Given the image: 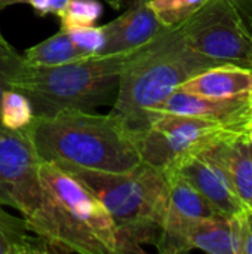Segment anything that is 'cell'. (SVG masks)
Listing matches in <instances>:
<instances>
[{
  "mask_svg": "<svg viewBox=\"0 0 252 254\" xmlns=\"http://www.w3.org/2000/svg\"><path fill=\"white\" fill-rule=\"evenodd\" d=\"M40 162L122 173L141 164L137 134L116 113L62 110L22 129Z\"/></svg>",
  "mask_w": 252,
  "mask_h": 254,
  "instance_id": "1",
  "label": "cell"
},
{
  "mask_svg": "<svg viewBox=\"0 0 252 254\" xmlns=\"http://www.w3.org/2000/svg\"><path fill=\"white\" fill-rule=\"evenodd\" d=\"M42 202L28 228L55 253L117 254L114 223L82 182L52 162H40Z\"/></svg>",
  "mask_w": 252,
  "mask_h": 254,
  "instance_id": "2",
  "label": "cell"
},
{
  "mask_svg": "<svg viewBox=\"0 0 252 254\" xmlns=\"http://www.w3.org/2000/svg\"><path fill=\"white\" fill-rule=\"evenodd\" d=\"M220 64L193 51L178 27L165 28L129 60L111 112L138 134L149 125V116L157 106L186 80Z\"/></svg>",
  "mask_w": 252,
  "mask_h": 254,
  "instance_id": "3",
  "label": "cell"
},
{
  "mask_svg": "<svg viewBox=\"0 0 252 254\" xmlns=\"http://www.w3.org/2000/svg\"><path fill=\"white\" fill-rule=\"evenodd\" d=\"M82 182L102 202L117 234V254L143 253L156 246L168 210V180L144 162L122 173L58 165Z\"/></svg>",
  "mask_w": 252,
  "mask_h": 254,
  "instance_id": "4",
  "label": "cell"
},
{
  "mask_svg": "<svg viewBox=\"0 0 252 254\" xmlns=\"http://www.w3.org/2000/svg\"><path fill=\"white\" fill-rule=\"evenodd\" d=\"M137 49L83 57L50 67L22 64L10 82V89L30 100L34 116H50L62 110L94 112L113 106L123 70Z\"/></svg>",
  "mask_w": 252,
  "mask_h": 254,
  "instance_id": "5",
  "label": "cell"
},
{
  "mask_svg": "<svg viewBox=\"0 0 252 254\" xmlns=\"http://www.w3.org/2000/svg\"><path fill=\"white\" fill-rule=\"evenodd\" d=\"M245 134L217 121L153 112L149 125L137 134L141 162L168 174L186 159L223 140Z\"/></svg>",
  "mask_w": 252,
  "mask_h": 254,
  "instance_id": "6",
  "label": "cell"
},
{
  "mask_svg": "<svg viewBox=\"0 0 252 254\" xmlns=\"http://www.w3.org/2000/svg\"><path fill=\"white\" fill-rule=\"evenodd\" d=\"M178 28L186 43L201 55L252 68L251 36L232 0H208Z\"/></svg>",
  "mask_w": 252,
  "mask_h": 254,
  "instance_id": "7",
  "label": "cell"
},
{
  "mask_svg": "<svg viewBox=\"0 0 252 254\" xmlns=\"http://www.w3.org/2000/svg\"><path fill=\"white\" fill-rule=\"evenodd\" d=\"M39 165L27 134L0 125V204L15 208L25 220L42 202Z\"/></svg>",
  "mask_w": 252,
  "mask_h": 254,
  "instance_id": "8",
  "label": "cell"
},
{
  "mask_svg": "<svg viewBox=\"0 0 252 254\" xmlns=\"http://www.w3.org/2000/svg\"><path fill=\"white\" fill-rule=\"evenodd\" d=\"M212 146L190 156L174 171L195 186L221 214L238 216L247 207L238 198L223 164L212 152Z\"/></svg>",
  "mask_w": 252,
  "mask_h": 254,
  "instance_id": "9",
  "label": "cell"
},
{
  "mask_svg": "<svg viewBox=\"0 0 252 254\" xmlns=\"http://www.w3.org/2000/svg\"><path fill=\"white\" fill-rule=\"evenodd\" d=\"M251 97L238 98H209L190 94L178 88L154 112H166L184 116H195L217 121L233 129L245 132V124L250 118Z\"/></svg>",
  "mask_w": 252,
  "mask_h": 254,
  "instance_id": "10",
  "label": "cell"
},
{
  "mask_svg": "<svg viewBox=\"0 0 252 254\" xmlns=\"http://www.w3.org/2000/svg\"><path fill=\"white\" fill-rule=\"evenodd\" d=\"M128 7L116 19L105 24L107 43L102 54H117L137 49L162 33L150 0H128Z\"/></svg>",
  "mask_w": 252,
  "mask_h": 254,
  "instance_id": "11",
  "label": "cell"
},
{
  "mask_svg": "<svg viewBox=\"0 0 252 254\" xmlns=\"http://www.w3.org/2000/svg\"><path fill=\"white\" fill-rule=\"evenodd\" d=\"M181 89L209 98L251 97L252 68L229 63L214 65L186 80Z\"/></svg>",
  "mask_w": 252,
  "mask_h": 254,
  "instance_id": "12",
  "label": "cell"
},
{
  "mask_svg": "<svg viewBox=\"0 0 252 254\" xmlns=\"http://www.w3.org/2000/svg\"><path fill=\"white\" fill-rule=\"evenodd\" d=\"M212 152L223 164L238 198L252 210V158L245 134L214 144Z\"/></svg>",
  "mask_w": 252,
  "mask_h": 254,
  "instance_id": "13",
  "label": "cell"
},
{
  "mask_svg": "<svg viewBox=\"0 0 252 254\" xmlns=\"http://www.w3.org/2000/svg\"><path fill=\"white\" fill-rule=\"evenodd\" d=\"M165 176L168 180V210L163 223L224 216L183 176L175 171Z\"/></svg>",
  "mask_w": 252,
  "mask_h": 254,
  "instance_id": "14",
  "label": "cell"
},
{
  "mask_svg": "<svg viewBox=\"0 0 252 254\" xmlns=\"http://www.w3.org/2000/svg\"><path fill=\"white\" fill-rule=\"evenodd\" d=\"M53 249L27 225L25 219L15 217L0 204V254H48Z\"/></svg>",
  "mask_w": 252,
  "mask_h": 254,
  "instance_id": "15",
  "label": "cell"
},
{
  "mask_svg": "<svg viewBox=\"0 0 252 254\" xmlns=\"http://www.w3.org/2000/svg\"><path fill=\"white\" fill-rule=\"evenodd\" d=\"M83 58L74 46L70 33L59 30L43 42L28 48L22 54V63L28 67H50Z\"/></svg>",
  "mask_w": 252,
  "mask_h": 254,
  "instance_id": "16",
  "label": "cell"
},
{
  "mask_svg": "<svg viewBox=\"0 0 252 254\" xmlns=\"http://www.w3.org/2000/svg\"><path fill=\"white\" fill-rule=\"evenodd\" d=\"M34 118V112L30 100L19 91L7 89L3 92L0 100V125L12 129L21 131L30 125Z\"/></svg>",
  "mask_w": 252,
  "mask_h": 254,
  "instance_id": "17",
  "label": "cell"
},
{
  "mask_svg": "<svg viewBox=\"0 0 252 254\" xmlns=\"http://www.w3.org/2000/svg\"><path fill=\"white\" fill-rule=\"evenodd\" d=\"M102 15V3L100 0H68L61 12L59 18L61 30L73 31L95 25Z\"/></svg>",
  "mask_w": 252,
  "mask_h": 254,
  "instance_id": "18",
  "label": "cell"
},
{
  "mask_svg": "<svg viewBox=\"0 0 252 254\" xmlns=\"http://www.w3.org/2000/svg\"><path fill=\"white\" fill-rule=\"evenodd\" d=\"M208 0H150L151 9L159 22L166 28H174L187 21Z\"/></svg>",
  "mask_w": 252,
  "mask_h": 254,
  "instance_id": "19",
  "label": "cell"
},
{
  "mask_svg": "<svg viewBox=\"0 0 252 254\" xmlns=\"http://www.w3.org/2000/svg\"><path fill=\"white\" fill-rule=\"evenodd\" d=\"M68 33L82 57H94L104 52L107 43V31L104 25H91Z\"/></svg>",
  "mask_w": 252,
  "mask_h": 254,
  "instance_id": "20",
  "label": "cell"
},
{
  "mask_svg": "<svg viewBox=\"0 0 252 254\" xmlns=\"http://www.w3.org/2000/svg\"><path fill=\"white\" fill-rule=\"evenodd\" d=\"M22 64V54L6 40L0 28V100L4 91L10 89V82Z\"/></svg>",
  "mask_w": 252,
  "mask_h": 254,
  "instance_id": "21",
  "label": "cell"
},
{
  "mask_svg": "<svg viewBox=\"0 0 252 254\" xmlns=\"http://www.w3.org/2000/svg\"><path fill=\"white\" fill-rule=\"evenodd\" d=\"M68 0H0V10L12 4H28L39 16L58 15Z\"/></svg>",
  "mask_w": 252,
  "mask_h": 254,
  "instance_id": "22",
  "label": "cell"
},
{
  "mask_svg": "<svg viewBox=\"0 0 252 254\" xmlns=\"http://www.w3.org/2000/svg\"><path fill=\"white\" fill-rule=\"evenodd\" d=\"M242 226V254H252V210H245L241 214Z\"/></svg>",
  "mask_w": 252,
  "mask_h": 254,
  "instance_id": "23",
  "label": "cell"
},
{
  "mask_svg": "<svg viewBox=\"0 0 252 254\" xmlns=\"http://www.w3.org/2000/svg\"><path fill=\"white\" fill-rule=\"evenodd\" d=\"M238 9H239V12H241L242 18H244V22H245V25H247V28H248V33H250V36H251V40H252V10L241 9V7H238Z\"/></svg>",
  "mask_w": 252,
  "mask_h": 254,
  "instance_id": "24",
  "label": "cell"
},
{
  "mask_svg": "<svg viewBox=\"0 0 252 254\" xmlns=\"http://www.w3.org/2000/svg\"><path fill=\"white\" fill-rule=\"evenodd\" d=\"M238 7L241 9H247V10H252V0H232Z\"/></svg>",
  "mask_w": 252,
  "mask_h": 254,
  "instance_id": "25",
  "label": "cell"
},
{
  "mask_svg": "<svg viewBox=\"0 0 252 254\" xmlns=\"http://www.w3.org/2000/svg\"><path fill=\"white\" fill-rule=\"evenodd\" d=\"M251 122H252V98H251V109H250V118H248V121H247V124H245V128H247Z\"/></svg>",
  "mask_w": 252,
  "mask_h": 254,
  "instance_id": "26",
  "label": "cell"
},
{
  "mask_svg": "<svg viewBox=\"0 0 252 254\" xmlns=\"http://www.w3.org/2000/svg\"><path fill=\"white\" fill-rule=\"evenodd\" d=\"M245 137H247L250 141H252V128L251 129H248V131H245Z\"/></svg>",
  "mask_w": 252,
  "mask_h": 254,
  "instance_id": "27",
  "label": "cell"
},
{
  "mask_svg": "<svg viewBox=\"0 0 252 254\" xmlns=\"http://www.w3.org/2000/svg\"><path fill=\"white\" fill-rule=\"evenodd\" d=\"M250 141V140H248ZM250 152H251V158H252V141H250Z\"/></svg>",
  "mask_w": 252,
  "mask_h": 254,
  "instance_id": "28",
  "label": "cell"
},
{
  "mask_svg": "<svg viewBox=\"0 0 252 254\" xmlns=\"http://www.w3.org/2000/svg\"><path fill=\"white\" fill-rule=\"evenodd\" d=\"M251 128H252V122L248 125V127H247V128H245V131H248V129H251Z\"/></svg>",
  "mask_w": 252,
  "mask_h": 254,
  "instance_id": "29",
  "label": "cell"
}]
</instances>
